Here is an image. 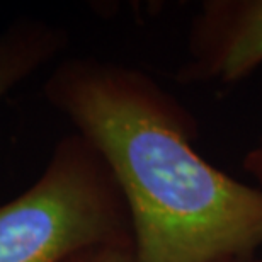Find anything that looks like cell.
<instances>
[{"instance_id":"cell-6","label":"cell","mask_w":262,"mask_h":262,"mask_svg":"<svg viewBox=\"0 0 262 262\" xmlns=\"http://www.w3.org/2000/svg\"><path fill=\"white\" fill-rule=\"evenodd\" d=\"M244 167L250 176L255 177L259 182H262V140L259 141L257 146H254V148L245 155Z\"/></svg>"},{"instance_id":"cell-1","label":"cell","mask_w":262,"mask_h":262,"mask_svg":"<svg viewBox=\"0 0 262 262\" xmlns=\"http://www.w3.org/2000/svg\"><path fill=\"white\" fill-rule=\"evenodd\" d=\"M48 94L126 203L135 262H238L262 247V191L204 160L191 116L129 68L73 61Z\"/></svg>"},{"instance_id":"cell-7","label":"cell","mask_w":262,"mask_h":262,"mask_svg":"<svg viewBox=\"0 0 262 262\" xmlns=\"http://www.w3.org/2000/svg\"><path fill=\"white\" fill-rule=\"evenodd\" d=\"M259 262H262V260H259Z\"/></svg>"},{"instance_id":"cell-2","label":"cell","mask_w":262,"mask_h":262,"mask_svg":"<svg viewBox=\"0 0 262 262\" xmlns=\"http://www.w3.org/2000/svg\"><path fill=\"white\" fill-rule=\"evenodd\" d=\"M118 244H133L126 203L82 136L61 141L41 179L0 206V262H67Z\"/></svg>"},{"instance_id":"cell-3","label":"cell","mask_w":262,"mask_h":262,"mask_svg":"<svg viewBox=\"0 0 262 262\" xmlns=\"http://www.w3.org/2000/svg\"><path fill=\"white\" fill-rule=\"evenodd\" d=\"M189 80L235 83L262 65V0H209L192 28Z\"/></svg>"},{"instance_id":"cell-4","label":"cell","mask_w":262,"mask_h":262,"mask_svg":"<svg viewBox=\"0 0 262 262\" xmlns=\"http://www.w3.org/2000/svg\"><path fill=\"white\" fill-rule=\"evenodd\" d=\"M55 51V31L41 24H15L0 34V99Z\"/></svg>"},{"instance_id":"cell-5","label":"cell","mask_w":262,"mask_h":262,"mask_svg":"<svg viewBox=\"0 0 262 262\" xmlns=\"http://www.w3.org/2000/svg\"><path fill=\"white\" fill-rule=\"evenodd\" d=\"M67 262H135L133 244H118L91 249Z\"/></svg>"}]
</instances>
